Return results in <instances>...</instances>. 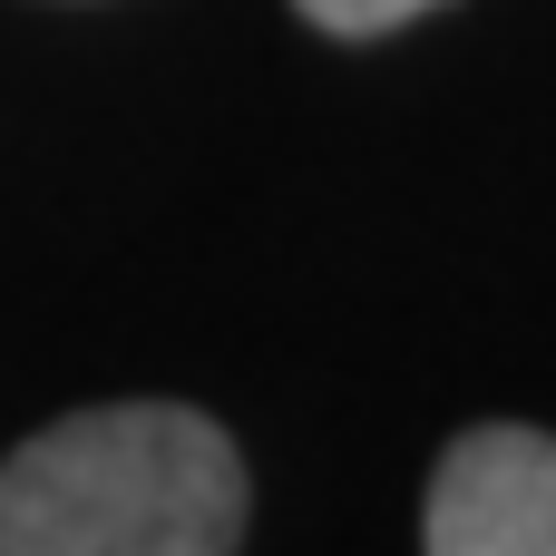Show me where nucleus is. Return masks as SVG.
I'll use <instances>...</instances> for the list:
<instances>
[{"mask_svg": "<svg viewBox=\"0 0 556 556\" xmlns=\"http://www.w3.org/2000/svg\"><path fill=\"white\" fill-rule=\"evenodd\" d=\"M313 29H332V39H381V29H410L420 10H440V0H293Z\"/></svg>", "mask_w": 556, "mask_h": 556, "instance_id": "7ed1b4c3", "label": "nucleus"}, {"mask_svg": "<svg viewBox=\"0 0 556 556\" xmlns=\"http://www.w3.org/2000/svg\"><path fill=\"white\" fill-rule=\"evenodd\" d=\"M244 459L186 401L68 410L0 459V556H235Z\"/></svg>", "mask_w": 556, "mask_h": 556, "instance_id": "f257e3e1", "label": "nucleus"}, {"mask_svg": "<svg viewBox=\"0 0 556 556\" xmlns=\"http://www.w3.org/2000/svg\"><path fill=\"white\" fill-rule=\"evenodd\" d=\"M430 556H556V430L489 420L430 469Z\"/></svg>", "mask_w": 556, "mask_h": 556, "instance_id": "f03ea898", "label": "nucleus"}]
</instances>
